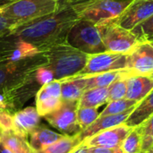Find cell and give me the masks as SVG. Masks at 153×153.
<instances>
[{
    "mask_svg": "<svg viewBox=\"0 0 153 153\" xmlns=\"http://www.w3.org/2000/svg\"><path fill=\"white\" fill-rule=\"evenodd\" d=\"M82 142L77 134H65L63 138L51 145L36 152V153H70L75 147L81 144Z\"/></svg>",
    "mask_w": 153,
    "mask_h": 153,
    "instance_id": "23",
    "label": "cell"
},
{
    "mask_svg": "<svg viewBox=\"0 0 153 153\" xmlns=\"http://www.w3.org/2000/svg\"><path fill=\"white\" fill-rule=\"evenodd\" d=\"M78 20L72 4H59L56 12L19 25L3 38L25 41L44 52L52 46L66 42L71 28Z\"/></svg>",
    "mask_w": 153,
    "mask_h": 153,
    "instance_id": "1",
    "label": "cell"
},
{
    "mask_svg": "<svg viewBox=\"0 0 153 153\" xmlns=\"http://www.w3.org/2000/svg\"></svg>",
    "mask_w": 153,
    "mask_h": 153,
    "instance_id": "44",
    "label": "cell"
},
{
    "mask_svg": "<svg viewBox=\"0 0 153 153\" xmlns=\"http://www.w3.org/2000/svg\"><path fill=\"white\" fill-rule=\"evenodd\" d=\"M132 0H79L72 4L79 19L99 23L117 18Z\"/></svg>",
    "mask_w": 153,
    "mask_h": 153,
    "instance_id": "4",
    "label": "cell"
},
{
    "mask_svg": "<svg viewBox=\"0 0 153 153\" xmlns=\"http://www.w3.org/2000/svg\"><path fill=\"white\" fill-rule=\"evenodd\" d=\"M153 115V89L149 94L138 102L130 116L126 121V125L134 128L139 126Z\"/></svg>",
    "mask_w": 153,
    "mask_h": 153,
    "instance_id": "17",
    "label": "cell"
},
{
    "mask_svg": "<svg viewBox=\"0 0 153 153\" xmlns=\"http://www.w3.org/2000/svg\"><path fill=\"white\" fill-rule=\"evenodd\" d=\"M149 76H150L151 78H152L153 79V71L152 72V73H151V74H149Z\"/></svg>",
    "mask_w": 153,
    "mask_h": 153,
    "instance_id": "40",
    "label": "cell"
},
{
    "mask_svg": "<svg viewBox=\"0 0 153 153\" xmlns=\"http://www.w3.org/2000/svg\"><path fill=\"white\" fill-rule=\"evenodd\" d=\"M13 27V22L0 13V39L12 31Z\"/></svg>",
    "mask_w": 153,
    "mask_h": 153,
    "instance_id": "32",
    "label": "cell"
},
{
    "mask_svg": "<svg viewBox=\"0 0 153 153\" xmlns=\"http://www.w3.org/2000/svg\"><path fill=\"white\" fill-rule=\"evenodd\" d=\"M0 131L1 133L13 131V114L8 110L0 111Z\"/></svg>",
    "mask_w": 153,
    "mask_h": 153,
    "instance_id": "31",
    "label": "cell"
},
{
    "mask_svg": "<svg viewBox=\"0 0 153 153\" xmlns=\"http://www.w3.org/2000/svg\"><path fill=\"white\" fill-rule=\"evenodd\" d=\"M48 59L43 52L15 63L0 65V91H7L23 82L31 73L46 65Z\"/></svg>",
    "mask_w": 153,
    "mask_h": 153,
    "instance_id": "7",
    "label": "cell"
},
{
    "mask_svg": "<svg viewBox=\"0 0 153 153\" xmlns=\"http://www.w3.org/2000/svg\"><path fill=\"white\" fill-rule=\"evenodd\" d=\"M123 153H142V135L136 127H134L121 145Z\"/></svg>",
    "mask_w": 153,
    "mask_h": 153,
    "instance_id": "25",
    "label": "cell"
},
{
    "mask_svg": "<svg viewBox=\"0 0 153 153\" xmlns=\"http://www.w3.org/2000/svg\"><path fill=\"white\" fill-rule=\"evenodd\" d=\"M136 128L142 135V153L146 152L153 145V115Z\"/></svg>",
    "mask_w": 153,
    "mask_h": 153,
    "instance_id": "26",
    "label": "cell"
},
{
    "mask_svg": "<svg viewBox=\"0 0 153 153\" xmlns=\"http://www.w3.org/2000/svg\"><path fill=\"white\" fill-rule=\"evenodd\" d=\"M35 77L38 82L40 84V86L47 84L52 82L53 80H55L53 72L46 65L40 66L35 70Z\"/></svg>",
    "mask_w": 153,
    "mask_h": 153,
    "instance_id": "30",
    "label": "cell"
},
{
    "mask_svg": "<svg viewBox=\"0 0 153 153\" xmlns=\"http://www.w3.org/2000/svg\"><path fill=\"white\" fill-rule=\"evenodd\" d=\"M0 153H13L9 149H7L2 143H0Z\"/></svg>",
    "mask_w": 153,
    "mask_h": 153,
    "instance_id": "36",
    "label": "cell"
},
{
    "mask_svg": "<svg viewBox=\"0 0 153 153\" xmlns=\"http://www.w3.org/2000/svg\"><path fill=\"white\" fill-rule=\"evenodd\" d=\"M78 101H62L59 108L43 117L45 120L60 133L68 135L81 132L77 122Z\"/></svg>",
    "mask_w": 153,
    "mask_h": 153,
    "instance_id": "9",
    "label": "cell"
},
{
    "mask_svg": "<svg viewBox=\"0 0 153 153\" xmlns=\"http://www.w3.org/2000/svg\"><path fill=\"white\" fill-rule=\"evenodd\" d=\"M1 142H2V133L0 131V143H1Z\"/></svg>",
    "mask_w": 153,
    "mask_h": 153,
    "instance_id": "42",
    "label": "cell"
},
{
    "mask_svg": "<svg viewBox=\"0 0 153 153\" xmlns=\"http://www.w3.org/2000/svg\"><path fill=\"white\" fill-rule=\"evenodd\" d=\"M153 14V0H132L114 22L121 27L133 30Z\"/></svg>",
    "mask_w": 153,
    "mask_h": 153,
    "instance_id": "10",
    "label": "cell"
},
{
    "mask_svg": "<svg viewBox=\"0 0 153 153\" xmlns=\"http://www.w3.org/2000/svg\"><path fill=\"white\" fill-rule=\"evenodd\" d=\"M129 72L125 70H116L110 71L101 74H97L93 75H87V76H81L83 77L85 81L86 90L92 89V88H100V87H108L111 83L122 77H129ZM85 90V91H86Z\"/></svg>",
    "mask_w": 153,
    "mask_h": 153,
    "instance_id": "19",
    "label": "cell"
},
{
    "mask_svg": "<svg viewBox=\"0 0 153 153\" xmlns=\"http://www.w3.org/2000/svg\"><path fill=\"white\" fill-rule=\"evenodd\" d=\"M61 82V99L64 101H78L86 90L83 77H70Z\"/></svg>",
    "mask_w": 153,
    "mask_h": 153,
    "instance_id": "20",
    "label": "cell"
},
{
    "mask_svg": "<svg viewBox=\"0 0 153 153\" xmlns=\"http://www.w3.org/2000/svg\"><path fill=\"white\" fill-rule=\"evenodd\" d=\"M127 91V77H122L108 86V100H117L126 98Z\"/></svg>",
    "mask_w": 153,
    "mask_h": 153,
    "instance_id": "28",
    "label": "cell"
},
{
    "mask_svg": "<svg viewBox=\"0 0 153 153\" xmlns=\"http://www.w3.org/2000/svg\"><path fill=\"white\" fill-rule=\"evenodd\" d=\"M128 55L105 51L99 54L89 55L82 70L74 77L93 75L97 74L126 69Z\"/></svg>",
    "mask_w": 153,
    "mask_h": 153,
    "instance_id": "8",
    "label": "cell"
},
{
    "mask_svg": "<svg viewBox=\"0 0 153 153\" xmlns=\"http://www.w3.org/2000/svg\"><path fill=\"white\" fill-rule=\"evenodd\" d=\"M132 32L141 41H153V14L143 22L134 28Z\"/></svg>",
    "mask_w": 153,
    "mask_h": 153,
    "instance_id": "29",
    "label": "cell"
},
{
    "mask_svg": "<svg viewBox=\"0 0 153 153\" xmlns=\"http://www.w3.org/2000/svg\"><path fill=\"white\" fill-rule=\"evenodd\" d=\"M76 1H79V0H70V3L73 4V3H74V2H76Z\"/></svg>",
    "mask_w": 153,
    "mask_h": 153,
    "instance_id": "41",
    "label": "cell"
},
{
    "mask_svg": "<svg viewBox=\"0 0 153 153\" xmlns=\"http://www.w3.org/2000/svg\"><path fill=\"white\" fill-rule=\"evenodd\" d=\"M1 143L13 153H36L26 138L13 131L2 133Z\"/></svg>",
    "mask_w": 153,
    "mask_h": 153,
    "instance_id": "22",
    "label": "cell"
},
{
    "mask_svg": "<svg viewBox=\"0 0 153 153\" xmlns=\"http://www.w3.org/2000/svg\"><path fill=\"white\" fill-rule=\"evenodd\" d=\"M126 70L131 75H149L153 71V46L149 41L140 45L128 55Z\"/></svg>",
    "mask_w": 153,
    "mask_h": 153,
    "instance_id": "13",
    "label": "cell"
},
{
    "mask_svg": "<svg viewBox=\"0 0 153 153\" xmlns=\"http://www.w3.org/2000/svg\"><path fill=\"white\" fill-rule=\"evenodd\" d=\"M88 153H123L122 148H87Z\"/></svg>",
    "mask_w": 153,
    "mask_h": 153,
    "instance_id": "33",
    "label": "cell"
},
{
    "mask_svg": "<svg viewBox=\"0 0 153 153\" xmlns=\"http://www.w3.org/2000/svg\"><path fill=\"white\" fill-rule=\"evenodd\" d=\"M59 4H71L70 0H57Z\"/></svg>",
    "mask_w": 153,
    "mask_h": 153,
    "instance_id": "38",
    "label": "cell"
},
{
    "mask_svg": "<svg viewBox=\"0 0 153 153\" xmlns=\"http://www.w3.org/2000/svg\"><path fill=\"white\" fill-rule=\"evenodd\" d=\"M108 87L92 88L84 91L78 100V108H100L108 103Z\"/></svg>",
    "mask_w": 153,
    "mask_h": 153,
    "instance_id": "21",
    "label": "cell"
},
{
    "mask_svg": "<svg viewBox=\"0 0 153 153\" xmlns=\"http://www.w3.org/2000/svg\"><path fill=\"white\" fill-rule=\"evenodd\" d=\"M57 0H16L0 7V13L12 21L14 27L48 15L58 9Z\"/></svg>",
    "mask_w": 153,
    "mask_h": 153,
    "instance_id": "3",
    "label": "cell"
},
{
    "mask_svg": "<svg viewBox=\"0 0 153 153\" xmlns=\"http://www.w3.org/2000/svg\"><path fill=\"white\" fill-rule=\"evenodd\" d=\"M1 110H8V108H7V102L5 97L4 93L0 91V111Z\"/></svg>",
    "mask_w": 153,
    "mask_h": 153,
    "instance_id": "34",
    "label": "cell"
},
{
    "mask_svg": "<svg viewBox=\"0 0 153 153\" xmlns=\"http://www.w3.org/2000/svg\"><path fill=\"white\" fill-rule=\"evenodd\" d=\"M70 153H88V151H87V147L82 143H81L77 147H75Z\"/></svg>",
    "mask_w": 153,
    "mask_h": 153,
    "instance_id": "35",
    "label": "cell"
},
{
    "mask_svg": "<svg viewBox=\"0 0 153 153\" xmlns=\"http://www.w3.org/2000/svg\"><path fill=\"white\" fill-rule=\"evenodd\" d=\"M144 153H153V145L152 146V148H151L149 151H147L146 152H144Z\"/></svg>",
    "mask_w": 153,
    "mask_h": 153,
    "instance_id": "39",
    "label": "cell"
},
{
    "mask_svg": "<svg viewBox=\"0 0 153 153\" xmlns=\"http://www.w3.org/2000/svg\"><path fill=\"white\" fill-rule=\"evenodd\" d=\"M43 53L48 59L46 66L53 72L55 80L77 75L84 67L89 56L67 42L52 46Z\"/></svg>",
    "mask_w": 153,
    "mask_h": 153,
    "instance_id": "2",
    "label": "cell"
},
{
    "mask_svg": "<svg viewBox=\"0 0 153 153\" xmlns=\"http://www.w3.org/2000/svg\"><path fill=\"white\" fill-rule=\"evenodd\" d=\"M102 38L106 51L129 55L141 43L132 30L114 22V19L96 23Z\"/></svg>",
    "mask_w": 153,
    "mask_h": 153,
    "instance_id": "5",
    "label": "cell"
},
{
    "mask_svg": "<svg viewBox=\"0 0 153 153\" xmlns=\"http://www.w3.org/2000/svg\"><path fill=\"white\" fill-rule=\"evenodd\" d=\"M16 0H0V7L3 6V5H5L7 4H10L12 2H14Z\"/></svg>",
    "mask_w": 153,
    "mask_h": 153,
    "instance_id": "37",
    "label": "cell"
},
{
    "mask_svg": "<svg viewBox=\"0 0 153 153\" xmlns=\"http://www.w3.org/2000/svg\"><path fill=\"white\" fill-rule=\"evenodd\" d=\"M99 117L100 112L98 108H78L77 122L81 131L90 126Z\"/></svg>",
    "mask_w": 153,
    "mask_h": 153,
    "instance_id": "27",
    "label": "cell"
},
{
    "mask_svg": "<svg viewBox=\"0 0 153 153\" xmlns=\"http://www.w3.org/2000/svg\"><path fill=\"white\" fill-rule=\"evenodd\" d=\"M138 104L135 100H131L126 98L117 100L109 101L107 103V107L100 113V117L109 116V115H118L125 113L129 110H133Z\"/></svg>",
    "mask_w": 153,
    "mask_h": 153,
    "instance_id": "24",
    "label": "cell"
},
{
    "mask_svg": "<svg viewBox=\"0 0 153 153\" xmlns=\"http://www.w3.org/2000/svg\"><path fill=\"white\" fill-rule=\"evenodd\" d=\"M133 128L126 124L101 131L82 142L87 148H117L121 147L124 140Z\"/></svg>",
    "mask_w": 153,
    "mask_h": 153,
    "instance_id": "11",
    "label": "cell"
},
{
    "mask_svg": "<svg viewBox=\"0 0 153 153\" xmlns=\"http://www.w3.org/2000/svg\"><path fill=\"white\" fill-rule=\"evenodd\" d=\"M66 42L87 55L106 51L100 31L96 23L79 19L71 28Z\"/></svg>",
    "mask_w": 153,
    "mask_h": 153,
    "instance_id": "6",
    "label": "cell"
},
{
    "mask_svg": "<svg viewBox=\"0 0 153 153\" xmlns=\"http://www.w3.org/2000/svg\"><path fill=\"white\" fill-rule=\"evenodd\" d=\"M40 116L36 108L28 107L13 113V132L28 139L30 133L39 126Z\"/></svg>",
    "mask_w": 153,
    "mask_h": 153,
    "instance_id": "14",
    "label": "cell"
},
{
    "mask_svg": "<svg viewBox=\"0 0 153 153\" xmlns=\"http://www.w3.org/2000/svg\"><path fill=\"white\" fill-rule=\"evenodd\" d=\"M151 44H152V46H153V41H152V42H151Z\"/></svg>",
    "mask_w": 153,
    "mask_h": 153,
    "instance_id": "43",
    "label": "cell"
},
{
    "mask_svg": "<svg viewBox=\"0 0 153 153\" xmlns=\"http://www.w3.org/2000/svg\"><path fill=\"white\" fill-rule=\"evenodd\" d=\"M64 136V134H58L48 127L39 126L29 136L30 144L35 152H38L57 142Z\"/></svg>",
    "mask_w": 153,
    "mask_h": 153,
    "instance_id": "18",
    "label": "cell"
},
{
    "mask_svg": "<svg viewBox=\"0 0 153 153\" xmlns=\"http://www.w3.org/2000/svg\"><path fill=\"white\" fill-rule=\"evenodd\" d=\"M61 99V82L53 80L42 85L36 93V109L40 117L56 110L62 104Z\"/></svg>",
    "mask_w": 153,
    "mask_h": 153,
    "instance_id": "12",
    "label": "cell"
},
{
    "mask_svg": "<svg viewBox=\"0 0 153 153\" xmlns=\"http://www.w3.org/2000/svg\"><path fill=\"white\" fill-rule=\"evenodd\" d=\"M133 110H129V111H126L125 113L118 114V115H109V116L99 117L90 126H88L86 129L81 131L78 134V136H79L81 142H82L83 140H85L101 131H104V130L125 124Z\"/></svg>",
    "mask_w": 153,
    "mask_h": 153,
    "instance_id": "15",
    "label": "cell"
},
{
    "mask_svg": "<svg viewBox=\"0 0 153 153\" xmlns=\"http://www.w3.org/2000/svg\"><path fill=\"white\" fill-rule=\"evenodd\" d=\"M153 89V79L149 75H131L127 77L126 98L137 102L144 99Z\"/></svg>",
    "mask_w": 153,
    "mask_h": 153,
    "instance_id": "16",
    "label": "cell"
}]
</instances>
